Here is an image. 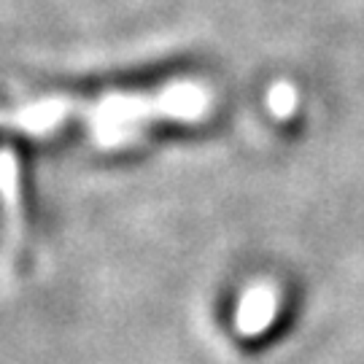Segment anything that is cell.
<instances>
[{"mask_svg": "<svg viewBox=\"0 0 364 364\" xmlns=\"http://www.w3.org/2000/svg\"><path fill=\"white\" fill-rule=\"evenodd\" d=\"M213 92L200 81H176L156 95H108L92 108L90 122L95 141L108 149L141 138L144 124L154 119L200 122L210 114Z\"/></svg>", "mask_w": 364, "mask_h": 364, "instance_id": "cell-1", "label": "cell"}, {"mask_svg": "<svg viewBox=\"0 0 364 364\" xmlns=\"http://www.w3.org/2000/svg\"><path fill=\"white\" fill-rule=\"evenodd\" d=\"M281 305V294L270 281H257L237 299L235 308V329L243 338H257L262 332H267V326L273 324L275 313Z\"/></svg>", "mask_w": 364, "mask_h": 364, "instance_id": "cell-2", "label": "cell"}, {"mask_svg": "<svg viewBox=\"0 0 364 364\" xmlns=\"http://www.w3.org/2000/svg\"><path fill=\"white\" fill-rule=\"evenodd\" d=\"M0 200L6 208L9 240L16 248L22 240V208H19V170L11 149H0Z\"/></svg>", "mask_w": 364, "mask_h": 364, "instance_id": "cell-3", "label": "cell"}, {"mask_svg": "<svg viewBox=\"0 0 364 364\" xmlns=\"http://www.w3.org/2000/svg\"><path fill=\"white\" fill-rule=\"evenodd\" d=\"M68 114H70V103L68 100H41V103L27 105L19 114L9 117V122L19 124L27 132H46L57 127Z\"/></svg>", "mask_w": 364, "mask_h": 364, "instance_id": "cell-4", "label": "cell"}, {"mask_svg": "<svg viewBox=\"0 0 364 364\" xmlns=\"http://www.w3.org/2000/svg\"><path fill=\"white\" fill-rule=\"evenodd\" d=\"M297 103H299L297 87L289 84V81H275L273 87H270V92H267V108L278 119L291 117L297 111Z\"/></svg>", "mask_w": 364, "mask_h": 364, "instance_id": "cell-5", "label": "cell"}]
</instances>
